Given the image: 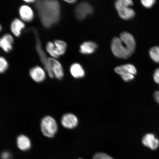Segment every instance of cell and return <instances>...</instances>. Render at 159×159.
Masks as SVG:
<instances>
[{
  "label": "cell",
  "mask_w": 159,
  "mask_h": 159,
  "mask_svg": "<svg viewBox=\"0 0 159 159\" xmlns=\"http://www.w3.org/2000/svg\"><path fill=\"white\" fill-rule=\"evenodd\" d=\"M97 48L96 43L92 41H87L80 45V52L83 54H90L94 53Z\"/></svg>",
  "instance_id": "cell-15"
},
{
  "label": "cell",
  "mask_w": 159,
  "mask_h": 159,
  "mask_svg": "<svg viewBox=\"0 0 159 159\" xmlns=\"http://www.w3.org/2000/svg\"><path fill=\"white\" fill-rule=\"evenodd\" d=\"M8 67V63L4 57H0V73H4Z\"/></svg>",
  "instance_id": "cell-21"
},
{
  "label": "cell",
  "mask_w": 159,
  "mask_h": 159,
  "mask_svg": "<svg viewBox=\"0 0 159 159\" xmlns=\"http://www.w3.org/2000/svg\"><path fill=\"white\" fill-rule=\"evenodd\" d=\"M156 2L155 0H142L141 1V3L145 7L150 8L153 7Z\"/></svg>",
  "instance_id": "cell-23"
},
{
  "label": "cell",
  "mask_w": 159,
  "mask_h": 159,
  "mask_svg": "<svg viewBox=\"0 0 159 159\" xmlns=\"http://www.w3.org/2000/svg\"><path fill=\"white\" fill-rule=\"evenodd\" d=\"M36 41V49L38 53H39L40 59L42 63H43L45 67L46 66L48 58L47 57L42 47L38 33L35 29H33Z\"/></svg>",
  "instance_id": "cell-12"
},
{
  "label": "cell",
  "mask_w": 159,
  "mask_h": 159,
  "mask_svg": "<svg viewBox=\"0 0 159 159\" xmlns=\"http://www.w3.org/2000/svg\"><path fill=\"white\" fill-rule=\"evenodd\" d=\"M65 1L67 3L71 4L75 3L77 2L75 0H70V1Z\"/></svg>",
  "instance_id": "cell-28"
},
{
  "label": "cell",
  "mask_w": 159,
  "mask_h": 159,
  "mask_svg": "<svg viewBox=\"0 0 159 159\" xmlns=\"http://www.w3.org/2000/svg\"><path fill=\"white\" fill-rule=\"evenodd\" d=\"M13 37L7 34L0 38V47L6 52H9L13 48Z\"/></svg>",
  "instance_id": "cell-10"
},
{
  "label": "cell",
  "mask_w": 159,
  "mask_h": 159,
  "mask_svg": "<svg viewBox=\"0 0 159 159\" xmlns=\"http://www.w3.org/2000/svg\"><path fill=\"white\" fill-rule=\"evenodd\" d=\"M111 48L115 57L128 59L134 52L136 42L134 36L131 34L125 32L121 34L120 37L113 38Z\"/></svg>",
  "instance_id": "cell-2"
},
{
  "label": "cell",
  "mask_w": 159,
  "mask_h": 159,
  "mask_svg": "<svg viewBox=\"0 0 159 159\" xmlns=\"http://www.w3.org/2000/svg\"><path fill=\"white\" fill-rule=\"evenodd\" d=\"M25 27L23 22L19 19H15L12 21L11 30L12 33L15 36L19 37L21 34V31Z\"/></svg>",
  "instance_id": "cell-14"
},
{
  "label": "cell",
  "mask_w": 159,
  "mask_h": 159,
  "mask_svg": "<svg viewBox=\"0 0 159 159\" xmlns=\"http://www.w3.org/2000/svg\"><path fill=\"white\" fill-rule=\"evenodd\" d=\"M40 19L43 26L50 28L59 21L60 6L57 1H38L35 4Z\"/></svg>",
  "instance_id": "cell-1"
},
{
  "label": "cell",
  "mask_w": 159,
  "mask_h": 159,
  "mask_svg": "<svg viewBox=\"0 0 159 159\" xmlns=\"http://www.w3.org/2000/svg\"><path fill=\"white\" fill-rule=\"evenodd\" d=\"M19 13L21 19L27 22H30L32 21L34 17L33 10L27 5L21 6L19 9Z\"/></svg>",
  "instance_id": "cell-9"
},
{
  "label": "cell",
  "mask_w": 159,
  "mask_h": 159,
  "mask_svg": "<svg viewBox=\"0 0 159 159\" xmlns=\"http://www.w3.org/2000/svg\"><path fill=\"white\" fill-rule=\"evenodd\" d=\"M61 124L64 128L72 129L77 126L78 119L74 114L67 113L63 115L61 120Z\"/></svg>",
  "instance_id": "cell-6"
},
{
  "label": "cell",
  "mask_w": 159,
  "mask_h": 159,
  "mask_svg": "<svg viewBox=\"0 0 159 159\" xmlns=\"http://www.w3.org/2000/svg\"><path fill=\"white\" fill-rule=\"evenodd\" d=\"M55 53L57 57L64 54L67 48V44L65 42L60 40L54 41Z\"/></svg>",
  "instance_id": "cell-18"
},
{
  "label": "cell",
  "mask_w": 159,
  "mask_h": 159,
  "mask_svg": "<svg viewBox=\"0 0 159 159\" xmlns=\"http://www.w3.org/2000/svg\"><path fill=\"white\" fill-rule=\"evenodd\" d=\"M115 71L121 76L129 74L135 75L137 72L136 67L134 65L130 64L117 67L115 69Z\"/></svg>",
  "instance_id": "cell-11"
},
{
  "label": "cell",
  "mask_w": 159,
  "mask_h": 159,
  "mask_svg": "<svg viewBox=\"0 0 159 159\" xmlns=\"http://www.w3.org/2000/svg\"><path fill=\"white\" fill-rule=\"evenodd\" d=\"M154 81L157 84H159V68L155 71L153 75Z\"/></svg>",
  "instance_id": "cell-25"
},
{
  "label": "cell",
  "mask_w": 159,
  "mask_h": 159,
  "mask_svg": "<svg viewBox=\"0 0 159 159\" xmlns=\"http://www.w3.org/2000/svg\"><path fill=\"white\" fill-rule=\"evenodd\" d=\"M93 159H114L109 155L103 152H98L95 154Z\"/></svg>",
  "instance_id": "cell-22"
},
{
  "label": "cell",
  "mask_w": 159,
  "mask_h": 159,
  "mask_svg": "<svg viewBox=\"0 0 159 159\" xmlns=\"http://www.w3.org/2000/svg\"><path fill=\"white\" fill-rule=\"evenodd\" d=\"M52 70L55 77L61 80L64 76V72L60 63L57 60L53 58Z\"/></svg>",
  "instance_id": "cell-17"
},
{
  "label": "cell",
  "mask_w": 159,
  "mask_h": 159,
  "mask_svg": "<svg viewBox=\"0 0 159 159\" xmlns=\"http://www.w3.org/2000/svg\"><path fill=\"white\" fill-rule=\"evenodd\" d=\"M16 143L18 148L22 151L28 150L31 148L30 140L24 134L20 135L17 137Z\"/></svg>",
  "instance_id": "cell-13"
},
{
  "label": "cell",
  "mask_w": 159,
  "mask_h": 159,
  "mask_svg": "<svg viewBox=\"0 0 159 159\" xmlns=\"http://www.w3.org/2000/svg\"><path fill=\"white\" fill-rule=\"evenodd\" d=\"M83 159L79 158V159Z\"/></svg>",
  "instance_id": "cell-31"
},
{
  "label": "cell",
  "mask_w": 159,
  "mask_h": 159,
  "mask_svg": "<svg viewBox=\"0 0 159 159\" xmlns=\"http://www.w3.org/2000/svg\"><path fill=\"white\" fill-rule=\"evenodd\" d=\"M154 96L155 100L159 104V91H157L154 93Z\"/></svg>",
  "instance_id": "cell-27"
},
{
  "label": "cell",
  "mask_w": 159,
  "mask_h": 159,
  "mask_svg": "<svg viewBox=\"0 0 159 159\" xmlns=\"http://www.w3.org/2000/svg\"><path fill=\"white\" fill-rule=\"evenodd\" d=\"M121 77L124 81L126 82H128V81L134 79V75L131 74L127 75H123V76H121Z\"/></svg>",
  "instance_id": "cell-24"
},
{
  "label": "cell",
  "mask_w": 159,
  "mask_h": 159,
  "mask_svg": "<svg viewBox=\"0 0 159 159\" xmlns=\"http://www.w3.org/2000/svg\"><path fill=\"white\" fill-rule=\"evenodd\" d=\"M24 2L27 3H31L35 2L34 0H29V1H24Z\"/></svg>",
  "instance_id": "cell-29"
},
{
  "label": "cell",
  "mask_w": 159,
  "mask_h": 159,
  "mask_svg": "<svg viewBox=\"0 0 159 159\" xmlns=\"http://www.w3.org/2000/svg\"><path fill=\"white\" fill-rule=\"evenodd\" d=\"M1 158L2 159H11V155L8 152H4L1 155Z\"/></svg>",
  "instance_id": "cell-26"
},
{
  "label": "cell",
  "mask_w": 159,
  "mask_h": 159,
  "mask_svg": "<svg viewBox=\"0 0 159 159\" xmlns=\"http://www.w3.org/2000/svg\"><path fill=\"white\" fill-rule=\"evenodd\" d=\"M40 127L43 134L49 138H53L58 130L57 121L50 116H45L42 119Z\"/></svg>",
  "instance_id": "cell-4"
},
{
  "label": "cell",
  "mask_w": 159,
  "mask_h": 159,
  "mask_svg": "<svg viewBox=\"0 0 159 159\" xmlns=\"http://www.w3.org/2000/svg\"><path fill=\"white\" fill-rule=\"evenodd\" d=\"M71 74L74 78H83L85 75V71L81 66L78 63H75L70 67Z\"/></svg>",
  "instance_id": "cell-16"
},
{
  "label": "cell",
  "mask_w": 159,
  "mask_h": 159,
  "mask_svg": "<svg viewBox=\"0 0 159 159\" xmlns=\"http://www.w3.org/2000/svg\"><path fill=\"white\" fill-rule=\"evenodd\" d=\"M142 143L145 146L152 150H156L159 146V140L155 135L152 134H145L142 139Z\"/></svg>",
  "instance_id": "cell-7"
},
{
  "label": "cell",
  "mask_w": 159,
  "mask_h": 159,
  "mask_svg": "<svg viewBox=\"0 0 159 159\" xmlns=\"http://www.w3.org/2000/svg\"><path fill=\"white\" fill-rule=\"evenodd\" d=\"M30 75L32 79L37 83L43 82L44 80L46 77V74L44 70L39 66L33 67L30 70Z\"/></svg>",
  "instance_id": "cell-8"
},
{
  "label": "cell",
  "mask_w": 159,
  "mask_h": 159,
  "mask_svg": "<svg viewBox=\"0 0 159 159\" xmlns=\"http://www.w3.org/2000/svg\"><path fill=\"white\" fill-rule=\"evenodd\" d=\"M93 9L92 6L88 2H84L77 6L75 13L77 19L80 20L84 19L89 15L92 14Z\"/></svg>",
  "instance_id": "cell-5"
},
{
  "label": "cell",
  "mask_w": 159,
  "mask_h": 159,
  "mask_svg": "<svg viewBox=\"0 0 159 159\" xmlns=\"http://www.w3.org/2000/svg\"><path fill=\"white\" fill-rule=\"evenodd\" d=\"M149 55L153 61L159 63V46L152 47L149 51Z\"/></svg>",
  "instance_id": "cell-19"
},
{
  "label": "cell",
  "mask_w": 159,
  "mask_h": 159,
  "mask_svg": "<svg viewBox=\"0 0 159 159\" xmlns=\"http://www.w3.org/2000/svg\"><path fill=\"white\" fill-rule=\"evenodd\" d=\"M2 30V26H1V25H0V32H1V31Z\"/></svg>",
  "instance_id": "cell-30"
},
{
  "label": "cell",
  "mask_w": 159,
  "mask_h": 159,
  "mask_svg": "<svg viewBox=\"0 0 159 159\" xmlns=\"http://www.w3.org/2000/svg\"><path fill=\"white\" fill-rule=\"evenodd\" d=\"M134 4L131 0H119L115 3V7L121 19L128 20L133 18L135 15L134 10L130 7Z\"/></svg>",
  "instance_id": "cell-3"
},
{
  "label": "cell",
  "mask_w": 159,
  "mask_h": 159,
  "mask_svg": "<svg viewBox=\"0 0 159 159\" xmlns=\"http://www.w3.org/2000/svg\"><path fill=\"white\" fill-rule=\"evenodd\" d=\"M46 50L47 52L53 58H58L55 53V45L54 43L51 42H49L46 46Z\"/></svg>",
  "instance_id": "cell-20"
}]
</instances>
